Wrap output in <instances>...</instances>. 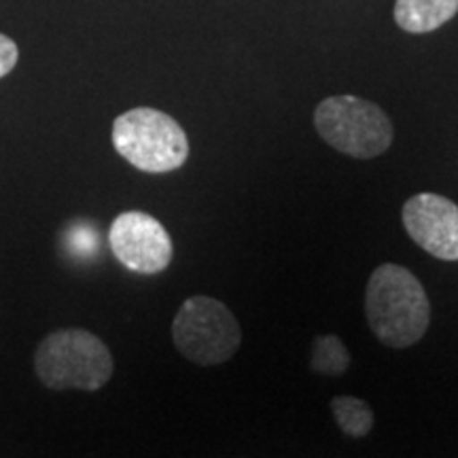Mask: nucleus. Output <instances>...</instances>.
I'll return each instance as SVG.
<instances>
[{
	"instance_id": "obj_1",
	"label": "nucleus",
	"mask_w": 458,
	"mask_h": 458,
	"mask_svg": "<svg viewBox=\"0 0 458 458\" xmlns=\"http://www.w3.org/2000/svg\"><path fill=\"white\" fill-rule=\"evenodd\" d=\"M365 317L377 342L388 348H410L431 325V301L408 267L382 263L371 272L365 289Z\"/></svg>"
},
{
	"instance_id": "obj_2",
	"label": "nucleus",
	"mask_w": 458,
	"mask_h": 458,
	"mask_svg": "<svg viewBox=\"0 0 458 458\" xmlns=\"http://www.w3.org/2000/svg\"><path fill=\"white\" fill-rule=\"evenodd\" d=\"M34 371L51 391H98L111 380L113 357L98 335L85 329H57L34 352Z\"/></svg>"
},
{
	"instance_id": "obj_3",
	"label": "nucleus",
	"mask_w": 458,
	"mask_h": 458,
	"mask_svg": "<svg viewBox=\"0 0 458 458\" xmlns=\"http://www.w3.org/2000/svg\"><path fill=\"white\" fill-rule=\"evenodd\" d=\"M113 147L125 162L148 174L179 170L189 157V140L179 122L148 106L131 108L114 119Z\"/></svg>"
},
{
	"instance_id": "obj_4",
	"label": "nucleus",
	"mask_w": 458,
	"mask_h": 458,
	"mask_svg": "<svg viewBox=\"0 0 458 458\" xmlns=\"http://www.w3.org/2000/svg\"><path fill=\"white\" fill-rule=\"evenodd\" d=\"M314 125L329 147L357 159L382 156L394 136L388 114L357 96H331L320 102L314 111Z\"/></svg>"
},
{
	"instance_id": "obj_5",
	"label": "nucleus",
	"mask_w": 458,
	"mask_h": 458,
	"mask_svg": "<svg viewBox=\"0 0 458 458\" xmlns=\"http://www.w3.org/2000/svg\"><path fill=\"white\" fill-rule=\"evenodd\" d=\"M172 340L179 352L202 368L225 363L242 344V327L225 303L208 295H193L172 320Z\"/></svg>"
},
{
	"instance_id": "obj_6",
	"label": "nucleus",
	"mask_w": 458,
	"mask_h": 458,
	"mask_svg": "<svg viewBox=\"0 0 458 458\" xmlns=\"http://www.w3.org/2000/svg\"><path fill=\"white\" fill-rule=\"evenodd\" d=\"M108 244L123 267L147 276L164 272L174 255L168 229L142 210L119 215L108 229Z\"/></svg>"
},
{
	"instance_id": "obj_7",
	"label": "nucleus",
	"mask_w": 458,
	"mask_h": 458,
	"mask_svg": "<svg viewBox=\"0 0 458 458\" xmlns=\"http://www.w3.org/2000/svg\"><path fill=\"white\" fill-rule=\"evenodd\" d=\"M408 236L442 261H458V206L439 193H418L403 204Z\"/></svg>"
},
{
	"instance_id": "obj_8",
	"label": "nucleus",
	"mask_w": 458,
	"mask_h": 458,
	"mask_svg": "<svg viewBox=\"0 0 458 458\" xmlns=\"http://www.w3.org/2000/svg\"><path fill=\"white\" fill-rule=\"evenodd\" d=\"M458 11V0H397L394 21L411 34L437 30Z\"/></svg>"
},
{
	"instance_id": "obj_9",
	"label": "nucleus",
	"mask_w": 458,
	"mask_h": 458,
	"mask_svg": "<svg viewBox=\"0 0 458 458\" xmlns=\"http://www.w3.org/2000/svg\"><path fill=\"white\" fill-rule=\"evenodd\" d=\"M331 411L337 427L348 437H365L374 428V410L368 401L352 397V394H340L331 399Z\"/></svg>"
},
{
	"instance_id": "obj_10",
	"label": "nucleus",
	"mask_w": 458,
	"mask_h": 458,
	"mask_svg": "<svg viewBox=\"0 0 458 458\" xmlns=\"http://www.w3.org/2000/svg\"><path fill=\"white\" fill-rule=\"evenodd\" d=\"M310 368L320 376H342L351 368V352L337 335H317L312 340Z\"/></svg>"
},
{
	"instance_id": "obj_11",
	"label": "nucleus",
	"mask_w": 458,
	"mask_h": 458,
	"mask_svg": "<svg viewBox=\"0 0 458 458\" xmlns=\"http://www.w3.org/2000/svg\"><path fill=\"white\" fill-rule=\"evenodd\" d=\"M17 60H20V51H17V45L11 41L9 37L0 34V79L7 77V74L13 71Z\"/></svg>"
}]
</instances>
